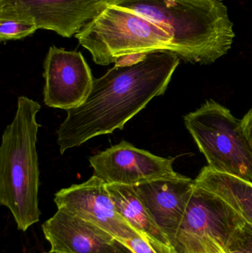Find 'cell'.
<instances>
[{
  "label": "cell",
  "mask_w": 252,
  "mask_h": 253,
  "mask_svg": "<svg viewBox=\"0 0 252 253\" xmlns=\"http://www.w3.org/2000/svg\"><path fill=\"white\" fill-rule=\"evenodd\" d=\"M180 63L174 52L161 50L126 56L94 79L82 105L67 111L57 131L61 154L124 126L149 102L165 93Z\"/></svg>",
  "instance_id": "cell-1"
},
{
  "label": "cell",
  "mask_w": 252,
  "mask_h": 253,
  "mask_svg": "<svg viewBox=\"0 0 252 253\" xmlns=\"http://www.w3.org/2000/svg\"><path fill=\"white\" fill-rule=\"evenodd\" d=\"M161 27L173 38V52L207 65L226 55L235 34L222 0H111Z\"/></svg>",
  "instance_id": "cell-2"
},
{
  "label": "cell",
  "mask_w": 252,
  "mask_h": 253,
  "mask_svg": "<svg viewBox=\"0 0 252 253\" xmlns=\"http://www.w3.org/2000/svg\"><path fill=\"white\" fill-rule=\"evenodd\" d=\"M38 102L21 96L13 121L6 126L0 147V204L13 215L18 229L26 231L39 220L40 171L36 150L40 126Z\"/></svg>",
  "instance_id": "cell-3"
},
{
  "label": "cell",
  "mask_w": 252,
  "mask_h": 253,
  "mask_svg": "<svg viewBox=\"0 0 252 253\" xmlns=\"http://www.w3.org/2000/svg\"><path fill=\"white\" fill-rule=\"evenodd\" d=\"M75 38L99 65H109L132 55L173 51V38L161 27L132 10L107 6Z\"/></svg>",
  "instance_id": "cell-4"
},
{
  "label": "cell",
  "mask_w": 252,
  "mask_h": 253,
  "mask_svg": "<svg viewBox=\"0 0 252 253\" xmlns=\"http://www.w3.org/2000/svg\"><path fill=\"white\" fill-rule=\"evenodd\" d=\"M184 123L210 169L252 183V150L241 120L210 99L185 116Z\"/></svg>",
  "instance_id": "cell-5"
},
{
  "label": "cell",
  "mask_w": 252,
  "mask_h": 253,
  "mask_svg": "<svg viewBox=\"0 0 252 253\" xmlns=\"http://www.w3.org/2000/svg\"><path fill=\"white\" fill-rule=\"evenodd\" d=\"M242 218L217 195L195 184L171 248L176 253H206L218 244L224 249Z\"/></svg>",
  "instance_id": "cell-6"
},
{
  "label": "cell",
  "mask_w": 252,
  "mask_h": 253,
  "mask_svg": "<svg viewBox=\"0 0 252 253\" xmlns=\"http://www.w3.org/2000/svg\"><path fill=\"white\" fill-rule=\"evenodd\" d=\"M111 0H0V17L31 19L65 38L78 34Z\"/></svg>",
  "instance_id": "cell-7"
},
{
  "label": "cell",
  "mask_w": 252,
  "mask_h": 253,
  "mask_svg": "<svg viewBox=\"0 0 252 253\" xmlns=\"http://www.w3.org/2000/svg\"><path fill=\"white\" fill-rule=\"evenodd\" d=\"M173 161L137 148L127 141H121L89 159L94 175L105 184L129 186L180 176L181 174L173 169Z\"/></svg>",
  "instance_id": "cell-8"
},
{
  "label": "cell",
  "mask_w": 252,
  "mask_h": 253,
  "mask_svg": "<svg viewBox=\"0 0 252 253\" xmlns=\"http://www.w3.org/2000/svg\"><path fill=\"white\" fill-rule=\"evenodd\" d=\"M44 102L50 108L68 111L87 99L93 80L83 55L53 45L44 62Z\"/></svg>",
  "instance_id": "cell-9"
},
{
  "label": "cell",
  "mask_w": 252,
  "mask_h": 253,
  "mask_svg": "<svg viewBox=\"0 0 252 253\" xmlns=\"http://www.w3.org/2000/svg\"><path fill=\"white\" fill-rule=\"evenodd\" d=\"M58 209H63L106 230L118 239L142 237L117 211L107 184L93 175L81 184L55 194Z\"/></svg>",
  "instance_id": "cell-10"
},
{
  "label": "cell",
  "mask_w": 252,
  "mask_h": 253,
  "mask_svg": "<svg viewBox=\"0 0 252 253\" xmlns=\"http://www.w3.org/2000/svg\"><path fill=\"white\" fill-rule=\"evenodd\" d=\"M50 253H133L104 229L63 209L42 225Z\"/></svg>",
  "instance_id": "cell-11"
},
{
  "label": "cell",
  "mask_w": 252,
  "mask_h": 253,
  "mask_svg": "<svg viewBox=\"0 0 252 253\" xmlns=\"http://www.w3.org/2000/svg\"><path fill=\"white\" fill-rule=\"evenodd\" d=\"M195 180L181 175L163 178L133 186L170 248L195 188Z\"/></svg>",
  "instance_id": "cell-12"
},
{
  "label": "cell",
  "mask_w": 252,
  "mask_h": 253,
  "mask_svg": "<svg viewBox=\"0 0 252 253\" xmlns=\"http://www.w3.org/2000/svg\"><path fill=\"white\" fill-rule=\"evenodd\" d=\"M195 184L221 198L242 218L252 233V183L229 174L202 168Z\"/></svg>",
  "instance_id": "cell-13"
},
{
  "label": "cell",
  "mask_w": 252,
  "mask_h": 253,
  "mask_svg": "<svg viewBox=\"0 0 252 253\" xmlns=\"http://www.w3.org/2000/svg\"><path fill=\"white\" fill-rule=\"evenodd\" d=\"M107 189L118 213L142 237L170 247L168 239L151 216L133 186L110 184H107Z\"/></svg>",
  "instance_id": "cell-14"
},
{
  "label": "cell",
  "mask_w": 252,
  "mask_h": 253,
  "mask_svg": "<svg viewBox=\"0 0 252 253\" xmlns=\"http://www.w3.org/2000/svg\"><path fill=\"white\" fill-rule=\"evenodd\" d=\"M38 30L31 19L19 17H0V40H21L32 35Z\"/></svg>",
  "instance_id": "cell-15"
},
{
  "label": "cell",
  "mask_w": 252,
  "mask_h": 253,
  "mask_svg": "<svg viewBox=\"0 0 252 253\" xmlns=\"http://www.w3.org/2000/svg\"><path fill=\"white\" fill-rule=\"evenodd\" d=\"M224 251L226 253H252V233L245 225L241 226L232 233Z\"/></svg>",
  "instance_id": "cell-16"
},
{
  "label": "cell",
  "mask_w": 252,
  "mask_h": 253,
  "mask_svg": "<svg viewBox=\"0 0 252 253\" xmlns=\"http://www.w3.org/2000/svg\"><path fill=\"white\" fill-rule=\"evenodd\" d=\"M241 125L252 150V108L241 120Z\"/></svg>",
  "instance_id": "cell-17"
},
{
  "label": "cell",
  "mask_w": 252,
  "mask_h": 253,
  "mask_svg": "<svg viewBox=\"0 0 252 253\" xmlns=\"http://www.w3.org/2000/svg\"><path fill=\"white\" fill-rule=\"evenodd\" d=\"M207 253H226L225 252L224 250L223 249L221 246L220 245H217L216 244V245H214L213 248H212L209 251V252Z\"/></svg>",
  "instance_id": "cell-18"
},
{
  "label": "cell",
  "mask_w": 252,
  "mask_h": 253,
  "mask_svg": "<svg viewBox=\"0 0 252 253\" xmlns=\"http://www.w3.org/2000/svg\"><path fill=\"white\" fill-rule=\"evenodd\" d=\"M165 253H176L174 252V251L172 250L171 248H167V249H166Z\"/></svg>",
  "instance_id": "cell-19"
}]
</instances>
